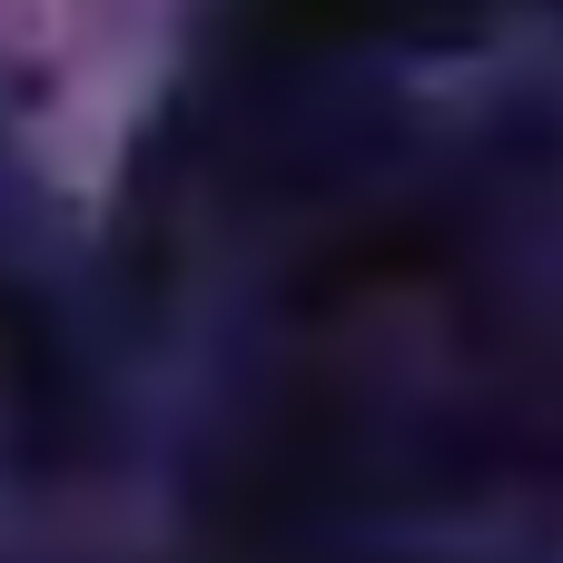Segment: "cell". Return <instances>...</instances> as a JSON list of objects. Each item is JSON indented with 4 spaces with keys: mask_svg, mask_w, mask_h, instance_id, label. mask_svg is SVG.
<instances>
[{
    "mask_svg": "<svg viewBox=\"0 0 563 563\" xmlns=\"http://www.w3.org/2000/svg\"><path fill=\"white\" fill-rule=\"evenodd\" d=\"M505 0H247L257 30L297 49H455Z\"/></svg>",
    "mask_w": 563,
    "mask_h": 563,
    "instance_id": "2",
    "label": "cell"
},
{
    "mask_svg": "<svg viewBox=\"0 0 563 563\" xmlns=\"http://www.w3.org/2000/svg\"><path fill=\"white\" fill-rule=\"evenodd\" d=\"M99 426H109V396H99V356H89L69 277H59L49 218L30 208L20 168L0 158V435L30 465H79L99 445Z\"/></svg>",
    "mask_w": 563,
    "mask_h": 563,
    "instance_id": "1",
    "label": "cell"
},
{
    "mask_svg": "<svg viewBox=\"0 0 563 563\" xmlns=\"http://www.w3.org/2000/svg\"><path fill=\"white\" fill-rule=\"evenodd\" d=\"M228 563H426V554H366V544H317V525H238Z\"/></svg>",
    "mask_w": 563,
    "mask_h": 563,
    "instance_id": "3",
    "label": "cell"
}]
</instances>
